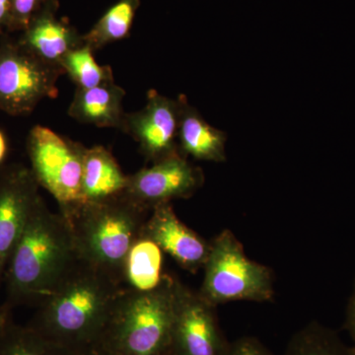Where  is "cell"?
Masks as SVG:
<instances>
[{
	"mask_svg": "<svg viewBox=\"0 0 355 355\" xmlns=\"http://www.w3.org/2000/svg\"><path fill=\"white\" fill-rule=\"evenodd\" d=\"M58 0H46L33 15L18 42L35 57L55 67H60L67 53L84 44L83 35L58 18Z\"/></svg>",
	"mask_w": 355,
	"mask_h": 355,
	"instance_id": "13",
	"label": "cell"
},
{
	"mask_svg": "<svg viewBox=\"0 0 355 355\" xmlns=\"http://www.w3.org/2000/svg\"><path fill=\"white\" fill-rule=\"evenodd\" d=\"M205 180L200 167L178 154L128 175L123 193L142 209L151 211L162 203L193 197Z\"/></svg>",
	"mask_w": 355,
	"mask_h": 355,
	"instance_id": "9",
	"label": "cell"
},
{
	"mask_svg": "<svg viewBox=\"0 0 355 355\" xmlns=\"http://www.w3.org/2000/svg\"><path fill=\"white\" fill-rule=\"evenodd\" d=\"M125 287L79 261L44 299L29 326L76 352L101 342Z\"/></svg>",
	"mask_w": 355,
	"mask_h": 355,
	"instance_id": "2",
	"label": "cell"
},
{
	"mask_svg": "<svg viewBox=\"0 0 355 355\" xmlns=\"http://www.w3.org/2000/svg\"><path fill=\"white\" fill-rule=\"evenodd\" d=\"M139 6L140 0H118L83 35L84 44L95 51L128 38Z\"/></svg>",
	"mask_w": 355,
	"mask_h": 355,
	"instance_id": "18",
	"label": "cell"
},
{
	"mask_svg": "<svg viewBox=\"0 0 355 355\" xmlns=\"http://www.w3.org/2000/svg\"><path fill=\"white\" fill-rule=\"evenodd\" d=\"M227 355H275L254 336H241L230 343Z\"/></svg>",
	"mask_w": 355,
	"mask_h": 355,
	"instance_id": "23",
	"label": "cell"
},
{
	"mask_svg": "<svg viewBox=\"0 0 355 355\" xmlns=\"http://www.w3.org/2000/svg\"><path fill=\"white\" fill-rule=\"evenodd\" d=\"M46 1V0H13L12 14H11L8 30L23 31L27 27L33 15L43 6Z\"/></svg>",
	"mask_w": 355,
	"mask_h": 355,
	"instance_id": "22",
	"label": "cell"
},
{
	"mask_svg": "<svg viewBox=\"0 0 355 355\" xmlns=\"http://www.w3.org/2000/svg\"><path fill=\"white\" fill-rule=\"evenodd\" d=\"M345 328L349 333L350 338H352V343H354L352 347L355 349V282L347 306Z\"/></svg>",
	"mask_w": 355,
	"mask_h": 355,
	"instance_id": "24",
	"label": "cell"
},
{
	"mask_svg": "<svg viewBox=\"0 0 355 355\" xmlns=\"http://www.w3.org/2000/svg\"><path fill=\"white\" fill-rule=\"evenodd\" d=\"M79 352L53 342L29 324H15L13 320L0 335V355H78Z\"/></svg>",
	"mask_w": 355,
	"mask_h": 355,
	"instance_id": "19",
	"label": "cell"
},
{
	"mask_svg": "<svg viewBox=\"0 0 355 355\" xmlns=\"http://www.w3.org/2000/svg\"><path fill=\"white\" fill-rule=\"evenodd\" d=\"M203 270L198 292L216 307L235 301L268 302L275 295L272 270L251 260L230 229L221 231L210 242Z\"/></svg>",
	"mask_w": 355,
	"mask_h": 355,
	"instance_id": "5",
	"label": "cell"
},
{
	"mask_svg": "<svg viewBox=\"0 0 355 355\" xmlns=\"http://www.w3.org/2000/svg\"><path fill=\"white\" fill-rule=\"evenodd\" d=\"M180 102L178 149L184 158L222 163L226 161L227 135L209 125L186 96L178 97Z\"/></svg>",
	"mask_w": 355,
	"mask_h": 355,
	"instance_id": "14",
	"label": "cell"
},
{
	"mask_svg": "<svg viewBox=\"0 0 355 355\" xmlns=\"http://www.w3.org/2000/svg\"><path fill=\"white\" fill-rule=\"evenodd\" d=\"M282 355H355V349L336 331L313 321L291 336Z\"/></svg>",
	"mask_w": 355,
	"mask_h": 355,
	"instance_id": "20",
	"label": "cell"
},
{
	"mask_svg": "<svg viewBox=\"0 0 355 355\" xmlns=\"http://www.w3.org/2000/svg\"><path fill=\"white\" fill-rule=\"evenodd\" d=\"M13 0H0V33L9 29Z\"/></svg>",
	"mask_w": 355,
	"mask_h": 355,
	"instance_id": "25",
	"label": "cell"
},
{
	"mask_svg": "<svg viewBox=\"0 0 355 355\" xmlns=\"http://www.w3.org/2000/svg\"><path fill=\"white\" fill-rule=\"evenodd\" d=\"M30 168L15 164L0 174V286L14 248L41 196Z\"/></svg>",
	"mask_w": 355,
	"mask_h": 355,
	"instance_id": "11",
	"label": "cell"
},
{
	"mask_svg": "<svg viewBox=\"0 0 355 355\" xmlns=\"http://www.w3.org/2000/svg\"><path fill=\"white\" fill-rule=\"evenodd\" d=\"M10 321H12V310L2 303L0 304V335Z\"/></svg>",
	"mask_w": 355,
	"mask_h": 355,
	"instance_id": "27",
	"label": "cell"
},
{
	"mask_svg": "<svg viewBox=\"0 0 355 355\" xmlns=\"http://www.w3.org/2000/svg\"><path fill=\"white\" fill-rule=\"evenodd\" d=\"M216 308L175 277L170 355H227L231 342L222 331Z\"/></svg>",
	"mask_w": 355,
	"mask_h": 355,
	"instance_id": "8",
	"label": "cell"
},
{
	"mask_svg": "<svg viewBox=\"0 0 355 355\" xmlns=\"http://www.w3.org/2000/svg\"><path fill=\"white\" fill-rule=\"evenodd\" d=\"M148 212L121 193L60 214L69 222L79 260L123 286L128 254L142 236Z\"/></svg>",
	"mask_w": 355,
	"mask_h": 355,
	"instance_id": "3",
	"label": "cell"
},
{
	"mask_svg": "<svg viewBox=\"0 0 355 355\" xmlns=\"http://www.w3.org/2000/svg\"><path fill=\"white\" fill-rule=\"evenodd\" d=\"M161 250L151 240L141 237L135 243L123 268V286L130 291H144L160 284Z\"/></svg>",
	"mask_w": 355,
	"mask_h": 355,
	"instance_id": "17",
	"label": "cell"
},
{
	"mask_svg": "<svg viewBox=\"0 0 355 355\" xmlns=\"http://www.w3.org/2000/svg\"><path fill=\"white\" fill-rule=\"evenodd\" d=\"M7 151H8V146H7L6 137L4 133L0 130V164L6 159Z\"/></svg>",
	"mask_w": 355,
	"mask_h": 355,
	"instance_id": "28",
	"label": "cell"
},
{
	"mask_svg": "<svg viewBox=\"0 0 355 355\" xmlns=\"http://www.w3.org/2000/svg\"><path fill=\"white\" fill-rule=\"evenodd\" d=\"M60 67L78 89L93 88L114 81L112 67L98 64L94 51L85 44L67 53L60 60Z\"/></svg>",
	"mask_w": 355,
	"mask_h": 355,
	"instance_id": "21",
	"label": "cell"
},
{
	"mask_svg": "<svg viewBox=\"0 0 355 355\" xmlns=\"http://www.w3.org/2000/svg\"><path fill=\"white\" fill-rule=\"evenodd\" d=\"M78 355H114L113 352L109 349H107L102 343H97V345H92L88 349L83 350L79 352Z\"/></svg>",
	"mask_w": 355,
	"mask_h": 355,
	"instance_id": "26",
	"label": "cell"
},
{
	"mask_svg": "<svg viewBox=\"0 0 355 355\" xmlns=\"http://www.w3.org/2000/svg\"><path fill=\"white\" fill-rule=\"evenodd\" d=\"M180 102L149 90L146 104L139 111L127 113L125 132L139 144L148 162L156 163L178 155Z\"/></svg>",
	"mask_w": 355,
	"mask_h": 355,
	"instance_id": "10",
	"label": "cell"
},
{
	"mask_svg": "<svg viewBox=\"0 0 355 355\" xmlns=\"http://www.w3.org/2000/svg\"><path fill=\"white\" fill-rule=\"evenodd\" d=\"M128 175L121 171L111 151L97 146L86 148L83 171V202H98L121 195Z\"/></svg>",
	"mask_w": 355,
	"mask_h": 355,
	"instance_id": "16",
	"label": "cell"
},
{
	"mask_svg": "<svg viewBox=\"0 0 355 355\" xmlns=\"http://www.w3.org/2000/svg\"><path fill=\"white\" fill-rule=\"evenodd\" d=\"M86 147L51 128L36 125L27 139L31 171L39 186L60 205V212L83 205V171Z\"/></svg>",
	"mask_w": 355,
	"mask_h": 355,
	"instance_id": "6",
	"label": "cell"
},
{
	"mask_svg": "<svg viewBox=\"0 0 355 355\" xmlns=\"http://www.w3.org/2000/svg\"><path fill=\"white\" fill-rule=\"evenodd\" d=\"M79 261L69 220L40 198L7 263L3 304L39 306Z\"/></svg>",
	"mask_w": 355,
	"mask_h": 355,
	"instance_id": "1",
	"label": "cell"
},
{
	"mask_svg": "<svg viewBox=\"0 0 355 355\" xmlns=\"http://www.w3.org/2000/svg\"><path fill=\"white\" fill-rule=\"evenodd\" d=\"M125 91L114 81L89 89L76 88L69 108L72 119L98 128H111L125 132L123 107Z\"/></svg>",
	"mask_w": 355,
	"mask_h": 355,
	"instance_id": "15",
	"label": "cell"
},
{
	"mask_svg": "<svg viewBox=\"0 0 355 355\" xmlns=\"http://www.w3.org/2000/svg\"><path fill=\"white\" fill-rule=\"evenodd\" d=\"M142 236L187 272H198L209 258L210 242L180 220L172 203H162L151 210Z\"/></svg>",
	"mask_w": 355,
	"mask_h": 355,
	"instance_id": "12",
	"label": "cell"
},
{
	"mask_svg": "<svg viewBox=\"0 0 355 355\" xmlns=\"http://www.w3.org/2000/svg\"><path fill=\"white\" fill-rule=\"evenodd\" d=\"M60 67L46 64L19 43L0 46V111L10 116L31 114L44 99L57 98Z\"/></svg>",
	"mask_w": 355,
	"mask_h": 355,
	"instance_id": "7",
	"label": "cell"
},
{
	"mask_svg": "<svg viewBox=\"0 0 355 355\" xmlns=\"http://www.w3.org/2000/svg\"><path fill=\"white\" fill-rule=\"evenodd\" d=\"M174 277L144 291L123 289L101 342L114 355H170Z\"/></svg>",
	"mask_w": 355,
	"mask_h": 355,
	"instance_id": "4",
	"label": "cell"
}]
</instances>
